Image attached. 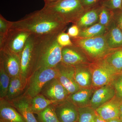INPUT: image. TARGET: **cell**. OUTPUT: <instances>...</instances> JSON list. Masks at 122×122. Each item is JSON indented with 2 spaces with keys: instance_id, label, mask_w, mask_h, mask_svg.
<instances>
[{
  "instance_id": "obj_1",
  "label": "cell",
  "mask_w": 122,
  "mask_h": 122,
  "mask_svg": "<svg viewBox=\"0 0 122 122\" xmlns=\"http://www.w3.org/2000/svg\"><path fill=\"white\" fill-rule=\"evenodd\" d=\"M67 25L42 9L18 20L12 21L11 28L26 31L31 35L43 36L64 31Z\"/></svg>"
},
{
  "instance_id": "obj_2",
  "label": "cell",
  "mask_w": 122,
  "mask_h": 122,
  "mask_svg": "<svg viewBox=\"0 0 122 122\" xmlns=\"http://www.w3.org/2000/svg\"><path fill=\"white\" fill-rule=\"evenodd\" d=\"M59 33L40 36L36 49L32 74L37 70L54 68L61 61L63 48L57 40Z\"/></svg>"
},
{
  "instance_id": "obj_3",
  "label": "cell",
  "mask_w": 122,
  "mask_h": 122,
  "mask_svg": "<svg viewBox=\"0 0 122 122\" xmlns=\"http://www.w3.org/2000/svg\"><path fill=\"white\" fill-rule=\"evenodd\" d=\"M42 9L66 25L74 24L85 10L80 0H60L45 3Z\"/></svg>"
},
{
  "instance_id": "obj_4",
  "label": "cell",
  "mask_w": 122,
  "mask_h": 122,
  "mask_svg": "<svg viewBox=\"0 0 122 122\" xmlns=\"http://www.w3.org/2000/svg\"><path fill=\"white\" fill-rule=\"evenodd\" d=\"M74 45L82 50L91 62L104 58L112 49L107 44L105 34L90 38H71Z\"/></svg>"
},
{
  "instance_id": "obj_5",
  "label": "cell",
  "mask_w": 122,
  "mask_h": 122,
  "mask_svg": "<svg viewBox=\"0 0 122 122\" xmlns=\"http://www.w3.org/2000/svg\"><path fill=\"white\" fill-rule=\"evenodd\" d=\"M92 74V87L94 89L111 84L118 73L102 59L89 64Z\"/></svg>"
},
{
  "instance_id": "obj_6",
  "label": "cell",
  "mask_w": 122,
  "mask_h": 122,
  "mask_svg": "<svg viewBox=\"0 0 122 122\" xmlns=\"http://www.w3.org/2000/svg\"><path fill=\"white\" fill-rule=\"evenodd\" d=\"M57 77L56 67L36 71L28 78L27 87L24 94L30 98L36 96L40 93L46 83Z\"/></svg>"
},
{
  "instance_id": "obj_7",
  "label": "cell",
  "mask_w": 122,
  "mask_h": 122,
  "mask_svg": "<svg viewBox=\"0 0 122 122\" xmlns=\"http://www.w3.org/2000/svg\"><path fill=\"white\" fill-rule=\"evenodd\" d=\"M40 36L30 35L20 55L21 75L28 79L32 74L36 49Z\"/></svg>"
},
{
  "instance_id": "obj_8",
  "label": "cell",
  "mask_w": 122,
  "mask_h": 122,
  "mask_svg": "<svg viewBox=\"0 0 122 122\" xmlns=\"http://www.w3.org/2000/svg\"><path fill=\"white\" fill-rule=\"evenodd\" d=\"M31 35L26 31L10 28L7 35L0 41V50H7L20 56Z\"/></svg>"
},
{
  "instance_id": "obj_9",
  "label": "cell",
  "mask_w": 122,
  "mask_h": 122,
  "mask_svg": "<svg viewBox=\"0 0 122 122\" xmlns=\"http://www.w3.org/2000/svg\"><path fill=\"white\" fill-rule=\"evenodd\" d=\"M56 68L58 72V79L70 94L81 89L75 80V66L61 61Z\"/></svg>"
},
{
  "instance_id": "obj_10",
  "label": "cell",
  "mask_w": 122,
  "mask_h": 122,
  "mask_svg": "<svg viewBox=\"0 0 122 122\" xmlns=\"http://www.w3.org/2000/svg\"><path fill=\"white\" fill-rule=\"evenodd\" d=\"M40 94L57 103L67 100L70 94L57 78L46 83Z\"/></svg>"
},
{
  "instance_id": "obj_11",
  "label": "cell",
  "mask_w": 122,
  "mask_h": 122,
  "mask_svg": "<svg viewBox=\"0 0 122 122\" xmlns=\"http://www.w3.org/2000/svg\"><path fill=\"white\" fill-rule=\"evenodd\" d=\"M60 122H78V108L67 100L54 104Z\"/></svg>"
},
{
  "instance_id": "obj_12",
  "label": "cell",
  "mask_w": 122,
  "mask_h": 122,
  "mask_svg": "<svg viewBox=\"0 0 122 122\" xmlns=\"http://www.w3.org/2000/svg\"><path fill=\"white\" fill-rule=\"evenodd\" d=\"M0 61H2L4 68L10 77L21 75L20 56L5 49L0 50Z\"/></svg>"
},
{
  "instance_id": "obj_13",
  "label": "cell",
  "mask_w": 122,
  "mask_h": 122,
  "mask_svg": "<svg viewBox=\"0 0 122 122\" xmlns=\"http://www.w3.org/2000/svg\"><path fill=\"white\" fill-rule=\"evenodd\" d=\"M61 61L74 66L91 63L82 50L74 45L62 48Z\"/></svg>"
},
{
  "instance_id": "obj_14",
  "label": "cell",
  "mask_w": 122,
  "mask_h": 122,
  "mask_svg": "<svg viewBox=\"0 0 122 122\" xmlns=\"http://www.w3.org/2000/svg\"><path fill=\"white\" fill-rule=\"evenodd\" d=\"M115 95V91L111 84L99 87L94 90L90 106L95 110L112 99Z\"/></svg>"
},
{
  "instance_id": "obj_15",
  "label": "cell",
  "mask_w": 122,
  "mask_h": 122,
  "mask_svg": "<svg viewBox=\"0 0 122 122\" xmlns=\"http://www.w3.org/2000/svg\"><path fill=\"white\" fill-rule=\"evenodd\" d=\"M122 100L117 96L95 110L99 115L106 121L120 118V107Z\"/></svg>"
},
{
  "instance_id": "obj_16",
  "label": "cell",
  "mask_w": 122,
  "mask_h": 122,
  "mask_svg": "<svg viewBox=\"0 0 122 122\" xmlns=\"http://www.w3.org/2000/svg\"><path fill=\"white\" fill-rule=\"evenodd\" d=\"M0 122H25L10 101L0 98Z\"/></svg>"
},
{
  "instance_id": "obj_17",
  "label": "cell",
  "mask_w": 122,
  "mask_h": 122,
  "mask_svg": "<svg viewBox=\"0 0 122 122\" xmlns=\"http://www.w3.org/2000/svg\"><path fill=\"white\" fill-rule=\"evenodd\" d=\"M29 99L23 94L10 102L21 115L25 122H39L30 109Z\"/></svg>"
},
{
  "instance_id": "obj_18",
  "label": "cell",
  "mask_w": 122,
  "mask_h": 122,
  "mask_svg": "<svg viewBox=\"0 0 122 122\" xmlns=\"http://www.w3.org/2000/svg\"><path fill=\"white\" fill-rule=\"evenodd\" d=\"M100 4L86 9L74 24L80 30L83 29L98 22L99 12Z\"/></svg>"
},
{
  "instance_id": "obj_19",
  "label": "cell",
  "mask_w": 122,
  "mask_h": 122,
  "mask_svg": "<svg viewBox=\"0 0 122 122\" xmlns=\"http://www.w3.org/2000/svg\"><path fill=\"white\" fill-rule=\"evenodd\" d=\"M105 35L107 44L110 49H115L122 48V30L114 18L107 26Z\"/></svg>"
},
{
  "instance_id": "obj_20",
  "label": "cell",
  "mask_w": 122,
  "mask_h": 122,
  "mask_svg": "<svg viewBox=\"0 0 122 122\" xmlns=\"http://www.w3.org/2000/svg\"><path fill=\"white\" fill-rule=\"evenodd\" d=\"M28 79L21 75L11 78L8 93L5 98L11 101L20 96L26 87Z\"/></svg>"
},
{
  "instance_id": "obj_21",
  "label": "cell",
  "mask_w": 122,
  "mask_h": 122,
  "mask_svg": "<svg viewBox=\"0 0 122 122\" xmlns=\"http://www.w3.org/2000/svg\"><path fill=\"white\" fill-rule=\"evenodd\" d=\"M94 90L93 87L81 88L75 93L70 94L68 100L78 108L90 106Z\"/></svg>"
},
{
  "instance_id": "obj_22",
  "label": "cell",
  "mask_w": 122,
  "mask_h": 122,
  "mask_svg": "<svg viewBox=\"0 0 122 122\" xmlns=\"http://www.w3.org/2000/svg\"><path fill=\"white\" fill-rule=\"evenodd\" d=\"M89 65L85 64L75 66V80L81 88L93 87L92 74Z\"/></svg>"
},
{
  "instance_id": "obj_23",
  "label": "cell",
  "mask_w": 122,
  "mask_h": 122,
  "mask_svg": "<svg viewBox=\"0 0 122 122\" xmlns=\"http://www.w3.org/2000/svg\"><path fill=\"white\" fill-rule=\"evenodd\" d=\"M29 102L30 109L33 113L37 115L49 105L57 103L54 101L46 98L41 94L29 98Z\"/></svg>"
},
{
  "instance_id": "obj_24",
  "label": "cell",
  "mask_w": 122,
  "mask_h": 122,
  "mask_svg": "<svg viewBox=\"0 0 122 122\" xmlns=\"http://www.w3.org/2000/svg\"><path fill=\"white\" fill-rule=\"evenodd\" d=\"M117 72L122 71V48L112 49L103 58Z\"/></svg>"
},
{
  "instance_id": "obj_25",
  "label": "cell",
  "mask_w": 122,
  "mask_h": 122,
  "mask_svg": "<svg viewBox=\"0 0 122 122\" xmlns=\"http://www.w3.org/2000/svg\"><path fill=\"white\" fill-rule=\"evenodd\" d=\"M107 30V28L106 26L98 22L86 28L80 30L78 37L90 38L99 36L106 34Z\"/></svg>"
},
{
  "instance_id": "obj_26",
  "label": "cell",
  "mask_w": 122,
  "mask_h": 122,
  "mask_svg": "<svg viewBox=\"0 0 122 122\" xmlns=\"http://www.w3.org/2000/svg\"><path fill=\"white\" fill-rule=\"evenodd\" d=\"M11 77L5 71L2 61H0V98L7 96Z\"/></svg>"
},
{
  "instance_id": "obj_27",
  "label": "cell",
  "mask_w": 122,
  "mask_h": 122,
  "mask_svg": "<svg viewBox=\"0 0 122 122\" xmlns=\"http://www.w3.org/2000/svg\"><path fill=\"white\" fill-rule=\"evenodd\" d=\"M37 115L39 122H60L55 112L54 104L48 106Z\"/></svg>"
},
{
  "instance_id": "obj_28",
  "label": "cell",
  "mask_w": 122,
  "mask_h": 122,
  "mask_svg": "<svg viewBox=\"0 0 122 122\" xmlns=\"http://www.w3.org/2000/svg\"><path fill=\"white\" fill-rule=\"evenodd\" d=\"M113 18V11L100 4L99 12L98 23L107 28Z\"/></svg>"
},
{
  "instance_id": "obj_29",
  "label": "cell",
  "mask_w": 122,
  "mask_h": 122,
  "mask_svg": "<svg viewBox=\"0 0 122 122\" xmlns=\"http://www.w3.org/2000/svg\"><path fill=\"white\" fill-rule=\"evenodd\" d=\"M95 112L90 106L78 108V122H92Z\"/></svg>"
},
{
  "instance_id": "obj_30",
  "label": "cell",
  "mask_w": 122,
  "mask_h": 122,
  "mask_svg": "<svg viewBox=\"0 0 122 122\" xmlns=\"http://www.w3.org/2000/svg\"><path fill=\"white\" fill-rule=\"evenodd\" d=\"M115 92V96L122 100V72L118 73L111 83Z\"/></svg>"
},
{
  "instance_id": "obj_31",
  "label": "cell",
  "mask_w": 122,
  "mask_h": 122,
  "mask_svg": "<svg viewBox=\"0 0 122 122\" xmlns=\"http://www.w3.org/2000/svg\"><path fill=\"white\" fill-rule=\"evenodd\" d=\"M12 21H9L0 15V41L7 35L11 26Z\"/></svg>"
},
{
  "instance_id": "obj_32",
  "label": "cell",
  "mask_w": 122,
  "mask_h": 122,
  "mask_svg": "<svg viewBox=\"0 0 122 122\" xmlns=\"http://www.w3.org/2000/svg\"><path fill=\"white\" fill-rule=\"evenodd\" d=\"M57 40L58 44L62 48L73 45L71 38L67 33H65L64 31L58 34Z\"/></svg>"
},
{
  "instance_id": "obj_33",
  "label": "cell",
  "mask_w": 122,
  "mask_h": 122,
  "mask_svg": "<svg viewBox=\"0 0 122 122\" xmlns=\"http://www.w3.org/2000/svg\"><path fill=\"white\" fill-rule=\"evenodd\" d=\"M100 4L113 11L122 10V0H104Z\"/></svg>"
},
{
  "instance_id": "obj_34",
  "label": "cell",
  "mask_w": 122,
  "mask_h": 122,
  "mask_svg": "<svg viewBox=\"0 0 122 122\" xmlns=\"http://www.w3.org/2000/svg\"><path fill=\"white\" fill-rule=\"evenodd\" d=\"M80 30L78 26L75 24H73L68 29L67 33L71 38H75L78 36Z\"/></svg>"
},
{
  "instance_id": "obj_35",
  "label": "cell",
  "mask_w": 122,
  "mask_h": 122,
  "mask_svg": "<svg viewBox=\"0 0 122 122\" xmlns=\"http://www.w3.org/2000/svg\"><path fill=\"white\" fill-rule=\"evenodd\" d=\"M84 8H90L98 4L101 0H80Z\"/></svg>"
},
{
  "instance_id": "obj_36",
  "label": "cell",
  "mask_w": 122,
  "mask_h": 122,
  "mask_svg": "<svg viewBox=\"0 0 122 122\" xmlns=\"http://www.w3.org/2000/svg\"><path fill=\"white\" fill-rule=\"evenodd\" d=\"M113 12L114 19L122 30V10H114Z\"/></svg>"
},
{
  "instance_id": "obj_37",
  "label": "cell",
  "mask_w": 122,
  "mask_h": 122,
  "mask_svg": "<svg viewBox=\"0 0 122 122\" xmlns=\"http://www.w3.org/2000/svg\"><path fill=\"white\" fill-rule=\"evenodd\" d=\"M92 122H107L106 120L103 119L102 118H101L96 111L92 120Z\"/></svg>"
},
{
  "instance_id": "obj_38",
  "label": "cell",
  "mask_w": 122,
  "mask_h": 122,
  "mask_svg": "<svg viewBox=\"0 0 122 122\" xmlns=\"http://www.w3.org/2000/svg\"><path fill=\"white\" fill-rule=\"evenodd\" d=\"M107 122H121L120 118H116L106 121Z\"/></svg>"
},
{
  "instance_id": "obj_39",
  "label": "cell",
  "mask_w": 122,
  "mask_h": 122,
  "mask_svg": "<svg viewBox=\"0 0 122 122\" xmlns=\"http://www.w3.org/2000/svg\"><path fill=\"white\" fill-rule=\"evenodd\" d=\"M58 0H44L45 3H50V2H54V1Z\"/></svg>"
},
{
  "instance_id": "obj_40",
  "label": "cell",
  "mask_w": 122,
  "mask_h": 122,
  "mask_svg": "<svg viewBox=\"0 0 122 122\" xmlns=\"http://www.w3.org/2000/svg\"><path fill=\"white\" fill-rule=\"evenodd\" d=\"M120 118H122V102L120 106Z\"/></svg>"
},
{
  "instance_id": "obj_41",
  "label": "cell",
  "mask_w": 122,
  "mask_h": 122,
  "mask_svg": "<svg viewBox=\"0 0 122 122\" xmlns=\"http://www.w3.org/2000/svg\"><path fill=\"white\" fill-rule=\"evenodd\" d=\"M120 120H121V122H122V118H120Z\"/></svg>"
},
{
  "instance_id": "obj_42",
  "label": "cell",
  "mask_w": 122,
  "mask_h": 122,
  "mask_svg": "<svg viewBox=\"0 0 122 122\" xmlns=\"http://www.w3.org/2000/svg\"></svg>"
},
{
  "instance_id": "obj_43",
  "label": "cell",
  "mask_w": 122,
  "mask_h": 122,
  "mask_svg": "<svg viewBox=\"0 0 122 122\" xmlns=\"http://www.w3.org/2000/svg\"></svg>"
}]
</instances>
